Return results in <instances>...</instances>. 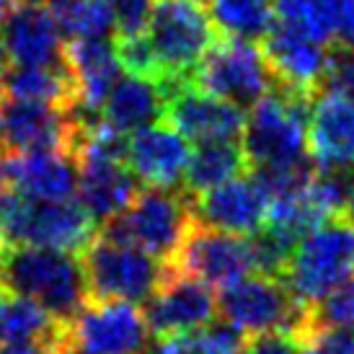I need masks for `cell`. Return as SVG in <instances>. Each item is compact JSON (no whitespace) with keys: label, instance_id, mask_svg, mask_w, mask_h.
Returning <instances> with one entry per match:
<instances>
[{"label":"cell","instance_id":"43","mask_svg":"<svg viewBox=\"0 0 354 354\" xmlns=\"http://www.w3.org/2000/svg\"><path fill=\"white\" fill-rule=\"evenodd\" d=\"M3 246H6V243H3V236H0V248H3Z\"/></svg>","mask_w":354,"mask_h":354},{"label":"cell","instance_id":"30","mask_svg":"<svg viewBox=\"0 0 354 354\" xmlns=\"http://www.w3.org/2000/svg\"><path fill=\"white\" fill-rule=\"evenodd\" d=\"M310 321L308 326L321 328H344L354 331V277L334 287L326 297H321L315 305L308 308Z\"/></svg>","mask_w":354,"mask_h":354},{"label":"cell","instance_id":"32","mask_svg":"<svg viewBox=\"0 0 354 354\" xmlns=\"http://www.w3.org/2000/svg\"><path fill=\"white\" fill-rule=\"evenodd\" d=\"M321 91H331V93L354 101V52L328 44Z\"/></svg>","mask_w":354,"mask_h":354},{"label":"cell","instance_id":"28","mask_svg":"<svg viewBox=\"0 0 354 354\" xmlns=\"http://www.w3.org/2000/svg\"><path fill=\"white\" fill-rule=\"evenodd\" d=\"M277 21L303 31L305 37L331 44L334 41L339 0H272Z\"/></svg>","mask_w":354,"mask_h":354},{"label":"cell","instance_id":"17","mask_svg":"<svg viewBox=\"0 0 354 354\" xmlns=\"http://www.w3.org/2000/svg\"><path fill=\"white\" fill-rule=\"evenodd\" d=\"M166 122L189 142L199 145L215 140H241L246 111L199 91L192 80H184L166 96Z\"/></svg>","mask_w":354,"mask_h":354},{"label":"cell","instance_id":"6","mask_svg":"<svg viewBox=\"0 0 354 354\" xmlns=\"http://www.w3.org/2000/svg\"><path fill=\"white\" fill-rule=\"evenodd\" d=\"M145 37L156 55L160 80H189L205 52L220 39L207 6L197 0H156Z\"/></svg>","mask_w":354,"mask_h":354},{"label":"cell","instance_id":"24","mask_svg":"<svg viewBox=\"0 0 354 354\" xmlns=\"http://www.w3.org/2000/svg\"><path fill=\"white\" fill-rule=\"evenodd\" d=\"M0 93L10 101H37L59 109H78L75 80L68 68H0Z\"/></svg>","mask_w":354,"mask_h":354},{"label":"cell","instance_id":"12","mask_svg":"<svg viewBox=\"0 0 354 354\" xmlns=\"http://www.w3.org/2000/svg\"><path fill=\"white\" fill-rule=\"evenodd\" d=\"M142 315L153 339L197 334L217 321V295L197 277L168 264L163 282L142 303Z\"/></svg>","mask_w":354,"mask_h":354},{"label":"cell","instance_id":"29","mask_svg":"<svg viewBox=\"0 0 354 354\" xmlns=\"http://www.w3.org/2000/svg\"><path fill=\"white\" fill-rule=\"evenodd\" d=\"M52 13L57 16L62 37H68V39L114 37V16L109 8V0H73Z\"/></svg>","mask_w":354,"mask_h":354},{"label":"cell","instance_id":"23","mask_svg":"<svg viewBox=\"0 0 354 354\" xmlns=\"http://www.w3.org/2000/svg\"><path fill=\"white\" fill-rule=\"evenodd\" d=\"M99 114L101 122L114 132L132 135L138 129L166 119V93L158 80L124 73L111 86Z\"/></svg>","mask_w":354,"mask_h":354},{"label":"cell","instance_id":"1","mask_svg":"<svg viewBox=\"0 0 354 354\" xmlns=\"http://www.w3.org/2000/svg\"><path fill=\"white\" fill-rule=\"evenodd\" d=\"M0 285L47 308L59 321H73L88 303L83 261L75 251L44 246L0 248Z\"/></svg>","mask_w":354,"mask_h":354},{"label":"cell","instance_id":"4","mask_svg":"<svg viewBox=\"0 0 354 354\" xmlns=\"http://www.w3.org/2000/svg\"><path fill=\"white\" fill-rule=\"evenodd\" d=\"M0 236L6 246H44L80 254L96 236L78 199H31L0 187Z\"/></svg>","mask_w":354,"mask_h":354},{"label":"cell","instance_id":"8","mask_svg":"<svg viewBox=\"0 0 354 354\" xmlns=\"http://www.w3.org/2000/svg\"><path fill=\"white\" fill-rule=\"evenodd\" d=\"M217 318L238 334L292 331L300 339L308 328V308L297 303L282 279L266 274L243 277L241 282L217 290Z\"/></svg>","mask_w":354,"mask_h":354},{"label":"cell","instance_id":"20","mask_svg":"<svg viewBox=\"0 0 354 354\" xmlns=\"http://www.w3.org/2000/svg\"><path fill=\"white\" fill-rule=\"evenodd\" d=\"M192 142L163 122L142 127L127 138V166L145 187L178 189L184 184Z\"/></svg>","mask_w":354,"mask_h":354},{"label":"cell","instance_id":"37","mask_svg":"<svg viewBox=\"0 0 354 354\" xmlns=\"http://www.w3.org/2000/svg\"><path fill=\"white\" fill-rule=\"evenodd\" d=\"M142 354H187V336H174V339H156Z\"/></svg>","mask_w":354,"mask_h":354},{"label":"cell","instance_id":"42","mask_svg":"<svg viewBox=\"0 0 354 354\" xmlns=\"http://www.w3.org/2000/svg\"><path fill=\"white\" fill-rule=\"evenodd\" d=\"M197 3H202V6H207V3H209V0H197Z\"/></svg>","mask_w":354,"mask_h":354},{"label":"cell","instance_id":"7","mask_svg":"<svg viewBox=\"0 0 354 354\" xmlns=\"http://www.w3.org/2000/svg\"><path fill=\"white\" fill-rule=\"evenodd\" d=\"M80 261L88 287V300L145 303L168 272V264L145 254L142 248L109 241L99 233L80 251Z\"/></svg>","mask_w":354,"mask_h":354},{"label":"cell","instance_id":"44","mask_svg":"<svg viewBox=\"0 0 354 354\" xmlns=\"http://www.w3.org/2000/svg\"><path fill=\"white\" fill-rule=\"evenodd\" d=\"M0 290H3V285H0Z\"/></svg>","mask_w":354,"mask_h":354},{"label":"cell","instance_id":"13","mask_svg":"<svg viewBox=\"0 0 354 354\" xmlns=\"http://www.w3.org/2000/svg\"><path fill=\"white\" fill-rule=\"evenodd\" d=\"M171 266L197 277L212 290H225L243 277L259 274L251 238L212 230L199 223H192Z\"/></svg>","mask_w":354,"mask_h":354},{"label":"cell","instance_id":"26","mask_svg":"<svg viewBox=\"0 0 354 354\" xmlns=\"http://www.w3.org/2000/svg\"><path fill=\"white\" fill-rule=\"evenodd\" d=\"M248 171L246 156L241 148V140H215V142H199L192 150L184 184L181 189L189 197H197L207 189H215L230 178Z\"/></svg>","mask_w":354,"mask_h":354},{"label":"cell","instance_id":"21","mask_svg":"<svg viewBox=\"0 0 354 354\" xmlns=\"http://www.w3.org/2000/svg\"><path fill=\"white\" fill-rule=\"evenodd\" d=\"M305 142L313 168L354 171V101L318 91L308 111Z\"/></svg>","mask_w":354,"mask_h":354},{"label":"cell","instance_id":"9","mask_svg":"<svg viewBox=\"0 0 354 354\" xmlns=\"http://www.w3.org/2000/svg\"><path fill=\"white\" fill-rule=\"evenodd\" d=\"M189 80L199 91L236 104L238 109H251L274 88L259 44L233 37H220L199 59Z\"/></svg>","mask_w":354,"mask_h":354},{"label":"cell","instance_id":"36","mask_svg":"<svg viewBox=\"0 0 354 354\" xmlns=\"http://www.w3.org/2000/svg\"><path fill=\"white\" fill-rule=\"evenodd\" d=\"M331 44L354 52V0H339V16H336L334 41Z\"/></svg>","mask_w":354,"mask_h":354},{"label":"cell","instance_id":"5","mask_svg":"<svg viewBox=\"0 0 354 354\" xmlns=\"http://www.w3.org/2000/svg\"><path fill=\"white\" fill-rule=\"evenodd\" d=\"M354 274V223L326 217L305 233L282 272V282L305 308L315 305Z\"/></svg>","mask_w":354,"mask_h":354},{"label":"cell","instance_id":"34","mask_svg":"<svg viewBox=\"0 0 354 354\" xmlns=\"http://www.w3.org/2000/svg\"><path fill=\"white\" fill-rule=\"evenodd\" d=\"M114 16V37H135L148 29L156 0H109Z\"/></svg>","mask_w":354,"mask_h":354},{"label":"cell","instance_id":"27","mask_svg":"<svg viewBox=\"0 0 354 354\" xmlns=\"http://www.w3.org/2000/svg\"><path fill=\"white\" fill-rule=\"evenodd\" d=\"M207 10L220 37L246 41H261L277 19L269 0H209Z\"/></svg>","mask_w":354,"mask_h":354},{"label":"cell","instance_id":"35","mask_svg":"<svg viewBox=\"0 0 354 354\" xmlns=\"http://www.w3.org/2000/svg\"><path fill=\"white\" fill-rule=\"evenodd\" d=\"M243 354H300V339L292 331H261L243 336Z\"/></svg>","mask_w":354,"mask_h":354},{"label":"cell","instance_id":"10","mask_svg":"<svg viewBox=\"0 0 354 354\" xmlns=\"http://www.w3.org/2000/svg\"><path fill=\"white\" fill-rule=\"evenodd\" d=\"M3 104L0 119V150L13 153H70L75 158L83 127L91 122L80 109H59L37 101H10Z\"/></svg>","mask_w":354,"mask_h":354},{"label":"cell","instance_id":"38","mask_svg":"<svg viewBox=\"0 0 354 354\" xmlns=\"http://www.w3.org/2000/svg\"><path fill=\"white\" fill-rule=\"evenodd\" d=\"M21 0H0V26L10 19V13L19 8Z\"/></svg>","mask_w":354,"mask_h":354},{"label":"cell","instance_id":"22","mask_svg":"<svg viewBox=\"0 0 354 354\" xmlns=\"http://www.w3.org/2000/svg\"><path fill=\"white\" fill-rule=\"evenodd\" d=\"M65 68L75 80L78 109L83 114H99L111 86L122 75L114 37L104 39H70L65 44Z\"/></svg>","mask_w":354,"mask_h":354},{"label":"cell","instance_id":"14","mask_svg":"<svg viewBox=\"0 0 354 354\" xmlns=\"http://www.w3.org/2000/svg\"><path fill=\"white\" fill-rule=\"evenodd\" d=\"M259 50L277 88L300 93L308 99H313L321 91L328 44L310 39L303 31L274 19L272 29L259 41Z\"/></svg>","mask_w":354,"mask_h":354},{"label":"cell","instance_id":"40","mask_svg":"<svg viewBox=\"0 0 354 354\" xmlns=\"http://www.w3.org/2000/svg\"><path fill=\"white\" fill-rule=\"evenodd\" d=\"M3 101L6 99H3V93H0V119H3Z\"/></svg>","mask_w":354,"mask_h":354},{"label":"cell","instance_id":"31","mask_svg":"<svg viewBox=\"0 0 354 354\" xmlns=\"http://www.w3.org/2000/svg\"><path fill=\"white\" fill-rule=\"evenodd\" d=\"M187 354H243V334L217 318L215 324L187 336Z\"/></svg>","mask_w":354,"mask_h":354},{"label":"cell","instance_id":"15","mask_svg":"<svg viewBox=\"0 0 354 354\" xmlns=\"http://www.w3.org/2000/svg\"><path fill=\"white\" fill-rule=\"evenodd\" d=\"M65 68V41L47 6L21 3L0 26V68Z\"/></svg>","mask_w":354,"mask_h":354},{"label":"cell","instance_id":"25","mask_svg":"<svg viewBox=\"0 0 354 354\" xmlns=\"http://www.w3.org/2000/svg\"><path fill=\"white\" fill-rule=\"evenodd\" d=\"M50 342L68 346V321H59L29 297L0 290V344Z\"/></svg>","mask_w":354,"mask_h":354},{"label":"cell","instance_id":"19","mask_svg":"<svg viewBox=\"0 0 354 354\" xmlns=\"http://www.w3.org/2000/svg\"><path fill=\"white\" fill-rule=\"evenodd\" d=\"M75 163H78L75 197L93 217V223L104 225L106 220L124 212L140 192L138 178L127 166V158L80 150L75 153Z\"/></svg>","mask_w":354,"mask_h":354},{"label":"cell","instance_id":"18","mask_svg":"<svg viewBox=\"0 0 354 354\" xmlns=\"http://www.w3.org/2000/svg\"><path fill=\"white\" fill-rule=\"evenodd\" d=\"M0 187L31 199H75L78 163L70 153L0 150Z\"/></svg>","mask_w":354,"mask_h":354},{"label":"cell","instance_id":"41","mask_svg":"<svg viewBox=\"0 0 354 354\" xmlns=\"http://www.w3.org/2000/svg\"><path fill=\"white\" fill-rule=\"evenodd\" d=\"M59 354H78V352H73V349H70V346H68V349H65V352H59Z\"/></svg>","mask_w":354,"mask_h":354},{"label":"cell","instance_id":"33","mask_svg":"<svg viewBox=\"0 0 354 354\" xmlns=\"http://www.w3.org/2000/svg\"><path fill=\"white\" fill-rule=\"evenodd\" d=\"M300 354H354V331L308 326L300 336Z\"/></svg>","mask_w":354,"mask_h":354},{"label":"cell","instance_id":"16","mask_svg":"<svg viewBox=\"0 0 354 354\" xmlns=\"http://www.w3.org/2000/svg\"><path fill=\"white\" fill-rule=\"evenodd\" d=\"M266 209H269V199L261 184L248 171L192 197L194 223L243 238H251L264 227Z\"/></svg>","mask_w":354,"mask_h":354},{"label":"cell","instance_id":"11","mask_svg":"<svg viewBox=\"0 0 354 354\" xmlns=\"http://www.w3.org/2000/svg\"><path fill=\"white\" fill-rule=\"evenodd\" d=\"M148 344L145 315L127 300H88L68 324V346L78 354H142Z\"/></svg>","mask_w":354,"mask_h":354},{"label":"cell","instance_id":"39","mask_svg":"<svg viewBox=\"0 0 354 354\" xmlns=\"http://www.w3.org/2000/svg\"><path fill=\"white\" fill-rule=\"evenodd\" d=\"M344 217L349 220V223H354V178H352V187H349V194H346Z\"/></svg>","mask_w":354,"mask_h":354},{"label":"cell","instance_id":"3","mask_svg":"<svg viewBox=\"0 0 354 354\" xmlns=\"http://www.w3.org/2000/svg\"><path fill=\"white\" fill-rule=\"evenodd\" d=\"M192 217V197L184 189H140L124 212L106 220L99 236L142 248L163 264H174L187 238Z\"/></svg>","mask_w":354,"mask_h":354},{"label":"cell","instance_id":"2","mask_svg":"<svg viewBox=\"0 0 354 354\" xmlns=\"http://www.w3.org/2000/svg\"><path fill=\"white\" fill-rule=\"evenodd\" d=\"M310 101L274 86L248 109L241 132L248 168H295L310 163L305 142Z\"/></svg>","mask_w":354,"mask_h":354}]
</instances>
